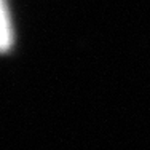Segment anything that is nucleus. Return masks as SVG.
Masks as SVG:
<instances>
[{"label":"nucleus","mask_w":150,"mask_h":150,"mask_svg":"<svg viewBox=\"0 0 150 150\" xmlns=\"http://www.w3.org/2000/svg\"><path fill=\"white\" fill-rule=\"evenodd\" d=\"M15 45V27L11 23V11L8 0H2V50L10 51Z\"/></svg>","instance_id":"obj_1"}]
</instances>
